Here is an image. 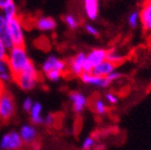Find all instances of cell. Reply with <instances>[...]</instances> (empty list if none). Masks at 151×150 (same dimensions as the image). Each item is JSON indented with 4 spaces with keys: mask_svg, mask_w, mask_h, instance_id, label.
Masks as SVG:
<instances>
[{
    "mask_svg": "<svg viewBox=\"0 0 151 150\" xmlns=\"http://www.w3.org/2000/svg\"><path fill=\"white\" fill-rule=\"evenodd\" d=\"M6 61L11 67L14 78L32 62L26 54L24 46H13L6 55Z\"/></svg>",
    "mask_w": 151,
    "mask_h": 150,
    "instance_id": "obj_1",
    "label": "cell"
},
{
    "mask_svg": "<svg viewBox=\"0 0 151 150\" xmlns=\"http://www.w3.org/2000/svg\"><path fill=\"white\" fill-rule=\"evenodd\" d=\"M14 81L23 90H31L37 85L39 81V74L33 62L28 64L21 73L14 78Z\"/></svg>",
    "mask_w": 151,
    "mask_h": 150,
    "instance_id": "obj_2",
    "label": "cell"
},
{
    "mask_svg": "<svg viewBox=\"0 0 151 150\" xmlns=\"http://www.w3.org/2000/svg\"><path fill=\"white\" fill-rule=\"evenodd\" d=\"M16 106L11 92L3 87L0 90V122H9L14 117Z\"/></svg>",
    "mask_w": 151,
    "mask_h": 150,
    "instance_id": "obj_3",
    "label": "cell"
},
{
    "mask_svg": "<svg viewBox=\"0 0 151 150\" xmlns=\"http://www.w3.org/2000/svg\"><path fill=\"white\" fill-rule=\"evenodd\" d=\"M7 31L14 46L24 45V32L23 23L18 16L7 21Z\"/></svg>",
    "mask_w": 151,
    "mask_h": 150,
    "instance_id": "obj_4",
    "label": "cell"
},
{
    "mask_svg": "<svg viewBox=\"0 0 151 150\" xmlns=\"http://www.w3.org/2000/svg\"><path fill=\"white\" fill-rule=\"evenodd\" d=\"M107 50L104 48H93L88 54H86V60L84 65V73H90L92 68L99 65L106 60Z\"/></svg>",
    "mask_w": 151,
    "mask_h": 150,
    "instance_id": "obj_5",
    "label": "cell"
},
{
    "mask_svg": "<svg viewBox=\"0 0 151 150\" xmlns=\"http://www.w3.org/2000/svg\"><path fill=\"white\" fill-rule=\"evenodd\" d=\"M23 145L19 132L9 131L5 133L0 140V149L1 150H19Z\"/></svg>",
    "mask_w": 151,
    "mask_h": 150,
    "instance_id": "obj_6",
    "label": "cell"
},
{
    "mask_svg": "<svg viewBox=\"0 0 151 150\" xmlns=\"http://www.w3.org/2000/svg\"><path fill=\"white\" fill-rule=\"evenodd\" d=\"M66 71H67V63L56 56H50L42 64V71L44 75L52 71H59L64 75Z\"/></svg>",
    "mask_w": 151,
    "mask_h": 150,
    "instance_id": "obj_7",
    "label": "cell"
},
{
    "mask_svg": "<svg viewBox=\"0 0 151 150\" xmlns=\"http://www.w3.org/2000/svg\"><path fill=\"white\" fill-rule=\"evenodd\" d=\"M85 60H86V54L83 52H80L78 54H76L70 60L69 64L67 65L70 73L75 76H81L84 73V65H85Z\"/></svg>",
    "mask_w": 151,
    "mask_h": 150,
    "instance_id": "obj_8",
    "label": "cell"
},
{
    "mask_svg": "<svg viewBox=\"0 0 151 150\" xmlns=\"http://www.w3.org/2000/svg\"><path fill=\"white\" fill-rule=\"evenodd\" d=\"M139 14L143 31L146 33H151V0L145 1Z\"/></svg>",
    "mask_w": 151,
    "mask_h": 150,
    "instance_id": "obj_9",
    "label": "cell"
},
{
    "mask_svg": "<svg viewBox=\"0 0 151 150\" xmlns=\"http://www.w3.org/2000/svg\"><path fill=\"white\" fill-rule=\"evenodd\" d=\"M69 100L73 104V110L77 115H80L81 112H83L86 106L88 105V99L82 92H71L69 94Z\"/></svg>",
    "mask_w": 151,
    "mask_h": 150,
    "instance_id": "obj_10",
    "label": "cell"
},
{
    "mask_svg": "<svg viewBox=\"0 0 151 150\" xmlns=\"http://www.w3.org/2000/svg\"><path fill=\"white\" fill-rule=\"evenodd\" d=\"M82 82L91 86L100 87V88H106L110 85L109 81L106 77H98V76L92 75L91 73H83L80 76Z\"/></svg>",
    "mask_w": 151,
    "mask_h": 150,
    "instance_id": "obj_11",
    "label": "cell"
},
{
    "mask_svg": "<svg viewBox=\"0 0 151 150\" xmlns=\"http://www.w3.org/2000/svg\"><path fill=\"white\" fill-rule=\"evenodd\" d=\"M19 136L23 144H33L38 138V131L33 125H23L19 130Z\"/></svg>",
    "mask_w": 151,
    "mask_h": 150,
    "instance_id": "obj_12",
    "label": "cell"
},
{
    "mask_svg": "<svg viewBox=\"0 0 151 150\" xmlns=\"http://www.w3.org/2000/svg\"><path fill=\"white\" fill-rule=\"evenodd\" d=\"M114 71H116V64L105 60L102 63H100L99 65L92 68V71L90 73L94 76H98V77H107L109 74H111Z\"/></svg>",
    "mask_w": 151,
    "mask_h": 150,
    "instance_id": "obj_13",
    "label": "cell"
},
{
    "mask_svg": "<svg viewBox=\"0 0 151 150\" xmlns=\"http://www.w3.org/2000/svg\"><path fill=\"white\" fill-rule=\"evenodd\" d=\"M0 39L3 42L4 46L6 47V49H11L14 46L9 35V31H7V21L2 13H0Z\"/></svg>",
    "mask_w": 151,
    "mask_h": 150,
    "instance_id": "obj_14",
    "label": "cell"
},
{
    "mask_svg": "<svg viewBox=\"0 0 151 150\" xmlns=\"http://www.w3.org/2000/svg\"><path fill=\"white\" fill-rule=\"evenodd\" d=\"M85 14L90 20H96L99 16V0H82Z\"/></svg>",
    "mask_w": 151,
    "mask_h": 150,
    "instance_id": "obj_15",
    "label": "cell"
},
{
    "mask_svg": "<svg viewBox=\"0 0 151 150\" xmlns=\"http://www.w3.org/2000/svg\"><path fill=\"white\" fill-rule=\"evenodd\" d=\"M35 25L38 30H40L42 32H50L56 28L57 23L55 21V19H52V17L42 16L37 18V20L35 21Z\"/></svg>",
    "mask_w": 151,
    "mask_h": 150,
    "instance_id": "obj_16",
    "label": "cell"
},
{
    "mask_svg": "<svg viewBox=\"0 0 151 150\" xmlns=\"http://www.w3.org/2000/svg\"><path fill=\"white\" fill-rule=\"evenodd\" d=\"M12 80H14V76L6 61V58L0 60V83L4 86V84L9 83Z\"/></svg>",
    "mask_w": 151,
    "mask_h": 150,
    "instance_id": "obj_17",
    "label": "cell"
},
{
    "mask_svg": "<svg viewBox=\"0 0 151 150\" xmlns=\"http://www.w3.org/2000/svg\"><path fill=\"white\" fill-rule=\"evenodd\" d=\"M43 107L40 103H34L33 107L29 110V115H31V121L34 125H42L44 123V118L42 115Z\"/></svg>",
    "mask_w": 151,
    "mask_h": 150,
    "instance_id": "obj_18",
    "label": "cell"
},
{
    "mask_svg": "<svg viewBox=\"0 0 151 150\" xmlns=\"http://www.w3.org/2000/svg\"><path fill=\"white\" fill-rule=\"evenodd\" d=\"M92 109L96 113L100 115H103L108 111V108H107L105 102L100 98L94 99L93 102H92Z\"/></svg>",
    "mask_w": 151,
    "mask_h": 150,
    "instance_id": "obj_19",
    "label": "cell"
},
{
    "mask_svg": "<svg viewBox=\"0 0 151 150\" xmlns=\"http://www.w3.org/2000/svg\"><path fill=\"white\" fill-rule=\"evenodd\" d=\"M106 60L113 64H119L124 60V57L120 54V53L116 52V50H109L106 54Z\"/></svg>",
    "mask_w": 151,
    "mask_h": 150,
    "instance_id": "obj_20",
    "label": "cell"
},
{
    "mask_svg": "<svg viewBox=\"0 0 151 150\" xmlns=\"http://www.w3.org/2000/svg\"><path fill=\"white\" fill-rule=\"evenodd\" d=\"M3 16L6 19V21H9L11 19L17 17V7L14 3H12L11 5H9L7 7H5L3 9Z\"/></svg>",
    "mask_w": 151,
    "mask_h": 150,
    "instance_id": "obj_21",
    "label": "cell"
},
{
    "mask_svg": "<svg viewBox=\"0 0 151 150\" xmlns=\"http://www.w3.org/2000/svg\"><path fill=\"white\" fill-rule=\"evenodd\" d=\"M64 22L70 30H77L79 26V20L73 14H67L64 17Z\"/></svg>",
    "mask_w": 151,
    "mask_h": 150,
    "instance_id": "obj_22",
    "label": "cell"
},
{
    "mask_svg": "<svg viewBox=\"0 0 151 150\" xmlns=\"http://www.w3.org/2000/svg\"><path fill=\"white\" fill-rule=\"evenodd\" d=\"M139 14L137 11H134V12H132L129 15V17H128V24L130 25V27L135 28L137 26V24H139Z\"/></svg>",
    "mask_w": 151,
    "mask_h": 150,
    "instance_id": "obj_23",
    "label": "cell"
},
{
    "mask_svg": "<svg viewBox=\"0 0 151 150\" xmlns=\"http://www.w3.org/2000/svg\"><path fill=\"white\" fill-rule=\"evenodd\" d=\"M96 145V140L91 136H87L82 143V150H91Z\"/></svg>",
    "mask_w": 151,
    "mask_h": 150,
    "instance_id": "obj_24",
    "label": "cell"
},
{
    "mask_svg": "<svg viewBox=\"0 0 151 150\" xmlns=\"http://www.w3.org/2000/svg\"><path fill=\"white\" fill-rule=\"evenodd\" d=\"M45 77L50 80V81H52V82H58V81L63 77V74L59 73V71H52V73L46 74Z\"/></svg>",
    "mask_w": 151,
    "mask_h": 150,
    "instance_id": "obj_25",
    "label": "cell"
},
{
    "mask_svg": "<svg viewBox=\"0 0 151 150\" xmlns=\"http://www.w3.org/2000/svg\"><path fill=\"white\" fill-rule=\"evenodd\" d=\"M105 100L108 102L111 105H114V104L118 103L119 101V97L113 92H106L105 94Z\"/></svg>",
    "mask_w": 151,
    "mask_h": 150,
    "instance_id": "obj_26",
    "label": "cell"
},
{
    "mask_svg": "<svg viewBox=\"0 0 151 150\" xmlns=\"http://www.w3.org/2000/svg\"><path fill=\"white\" fill-rule=\"evenodd\" d=\"M85 31H86V33H88L91 36H96V37L99 36V30L94 25H92V24H86L85 25Z\"/></svg>",
    "mask_w": 151,
    "mask_h": 150,
    "instance_id": "obj_27",
    "label": "cell"
},
{
    "mask_svg": "<svg viewBox=\"0 0 151 150\" xmlns=\"http://www.w3.org/2000/svg\"><path fill=\"white\" fill-rule=\"evenodd\" d=\"M34 105V102L32 101L31 98H26L23 101V104H22V107H23V110L26 111V112H29V110L32 109Z\"/></svg>",
    "mask_w": 151,
    "mask_h": 150,
    "instance_id": "obj_28",
    "label": "cell"
},
{
    "mask_svg": "<svg viewBox=\"0 0 151 150\" xmlns=\"http://www.w3.org/2000/svg\"><path fill=\"white\" fill-rule=\"evenodd\" d=\"M55 122H56V117L52 113H48L44 118V123L43 124H45L46 126H52V125H55Z\"/></svg>",
    "mask_w": 151,
    "mask_h": 150,
    "instance_id": "obj_29",
    "label": "cell"
},
{
    "mask_svg": "<svg viewBox=\"0 0 151 150\" xmlns=\"http://www.w3.org/2000/svg\"><path fill=\"white\" fill-rule=\"evenodd\" d=\"M122 77V74H120L119 71H112L111 74H109L108 76H107V80L109 81V83H112V82H114V81H116V80H119L120 78Z\"/></svg>",
    "mask_w": 151,
    "mask_h": 150,
    "instance_id": "obj_30",
    "label": "cell"
},
{
    "mask_svg": "<svg viewBox=\"0 0 151 150\" xmlns=\"http://www.w3.org/2000/svg\"><path fill=\"white\" fill-rule=\"evenodd\" d=\"M6 55H7V49L4 46L2 41H1V39H0V60H3V59L6 58Z\"/></svg>",
    "mask_w": 151,
    "mask_h": 150,
    "instance_id": "obj_31",
    "label": "cell"
},
{
    "mask_svg": "<svg viewBox=\"0 0 151 150\" xmlns=\"http://www.w3.org/2000/svg\"><path fill=\"white\" fill-rule=\"evenodd\" d=\"M13 2V0H0V11H3L5 7L11 5Z\"/></svg>",
    "mask_w": 151,
    "mask_h": 150,
    "instance_id": "obj_32",
    "label": "cell"
},
{
    "mask_svg": "<svg viewBox=\"0 0 151 150\" xmlns=\"http://www.w3.org/2000/svg\"><path fill=\"white\" fill-rule=\"evenodd\" d=\"M105 149V146L104 145H99L98 147H94V150H104Z\"/></svg>",
    "mask_w": 151,
    "mask_h": 150,
    "instance_id": "obj_33",
    "label": "cell"
},
{
    "mask_svg": "<svg viewBox=\"0 0 151 150\" xmlns=\"http://www.w3.org/2000/svg\"><path fill=\"white\" fill-rule=\"evenodd\" d=\"M2 87H4V86H3V85L1 84V83H0V88H2Z\"/></svg>",
    "mask_w": 151,
    "mask_h": 150,
    "instance_id": "obj_34",
    "label": "cell"
},
{
    "mask_svg": "<svg viewBox=\"0 0 151 150\" xmlns=\"http://www.w3.org/2000/svg\"><path fill=\"white\" fill-rule=\"evenodd\" d=\"M144 1H147V0H144Z\"/></svg>",
    "mask_w": 151,
    "mask_h": 150,
    "instance_id": "obj_35",
    "label": "cell"
}]
</instances>
